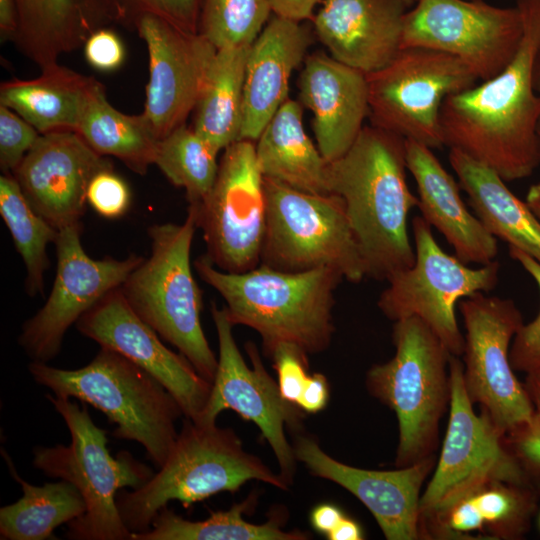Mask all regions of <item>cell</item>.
I'll use <instances>...</instances> for the list:
<instances>
[{
  "label": "cell",
  "mask_w": 540,
  "mask_h": 540,
  "mask_svg": "<svg viewBox=\"0 0 540 540\" xmlns=\"http://www.w3.org/2000/svg\"><path fill=\"white\" fill-rule=\"evenodd\" d=\"M311 43L310 30L298 22L274 16L263 28L247 58L240 139L258 140L288 99L290 76Z\"/></svg>",
  "instance_id": "cb8c5ba5"
},
{
  "label": "cell",
  "mask_w": 540,
  "mask_h": 540,
  "mask_svg": "<svg viewBox=\"0 0 540 540\" xmlns=\"http://www.w3.org/2000/svg\"><path fill=\"white\" fill-rule=\"evenodd\" d=\"M41 134L16 112L0 104V168L12 174Z\"/></svg>",
  "instance_id": "ab89813d"
},
{
  "label": "cell",
  "mask_w": 540,
  "mask_h": 540,
  "mask_svg": "<svg viewBox=\"0 0 540 540\" xmlns=\"http://www.w3.org/2000/svg\"><path fill=\"white\" fill-rule=\"evenodd\" d=\"M267 216L260 264L285 272L328 267L350 282L366 277L365 263L344 200L264 177Z\"/></svg>",
  "instance_id": "30bf717a"
},
{
  "label": "cell",
  "mask_w": 540,
  "mask_h": 540,
  "mask_svg": "<svg viewBox=\"0 0 540 540\" xmlns=\"http://www.w3.org/2000/svg\"><path fill=\"white\" fill-rule=\"evenodd\" d=\"M81 230V224L59 230L52 290L45 304L22 325L18 342L32 361L48 363L55 358L67 330L104 296L120 287L144 260L136 254L124 259H92L81 244Z\"/></svg>",
  "instance_id": "e0dca14e"
},
{
  "label": "cell",
  "mask_w": 540,
  "mask_h": 540,
  "mask_svg": "<svg viewBox=\"0 0 540 540\" xmlns=\"http://www.w3.org/2000/svg\"><path fill=\"white\" fill-rule=\"evenodd\" d=\"M506 446L540 480V415L533 416L504 435Z\"/></svg>",
  "instance_id": "ee69618b"
},
{
  "label": "cell",
  "mask_w": 540,
  "mask_h": 540,
  "mask_svg": "<svg viewBox=\"0 0 540 540\" xmlns=\"http://www.w3.org/2000/svg\"><path fill=\"white\" fill-rule=\"evenodd\" d=\"M125 54L120 37L105 27L92 32L84 43L86 61L99 71L118 69L125 60Z\"/></svg>",
  "instance_id": "7bdbcfd3"
},
{
  "label": "cell",
  "mask_w": 540,
  "mask_h": 540,
  "mask_svg": "<svg viewBox=\"0 0 540 540\" xmlns=\"http://www.w3.org/2000/svg\"><path fill=\"white\" fill-rule=\"evenodd\" d=\"M509 255L533 278L540 291V263L516 248L509 247ZM509 358L513 370L529 373L540 369V311L515 334Z\"/></svg>",
  "instance_id": "f35d334b"
},
{
  "label": "cell",
  "mask_w": 540,
  "mask_h": 540,
  "mask_svg": "<svg viewBox=\"0 0 540 540\" xmlns=\"http://www.w3.org/2000/svg\"><path fill=\"white\" fill-rule=\"evenodd\" d=\"M298 88L300 102L313 112L320 153L327 162L336 160L354 143L369 114L366 74L316 52L305 58Z\"/></svg>",
  "instance_id": "603a6c76"
},
{
  "label": "cell",
  "mask_w": 540,
  "mask_h": 540,
  "mask_svg": "<svg viewBox=\"0 0 540 540\" xmlns=\"http://www.w3.org/2000/svg\"><path fill=\"white\" fill-rule=\"evenodd\" d=\"M458 308L466 330L462 363L467 394L505 435L535 413L509 358L522 314L511 299L484 292L461 299Z\"/></svg>",
  "instance_id": "4fadbf2b"
},
{
  "label": "cell",
  "mask_w": 540,
  "mask_h": 540,
  "mask_svg": "<svg viewBox=\"0 0 540 540\" xmlns=\"http://www.w3.org/2000/svg\"><path fill=\"white\" fill-rule=\"evenodd\" d=\"M324 0H268L275 16L300 23L313 20V10L317 3Z\"/></svg>",
  "instance_id": "7dc6e473"
},
{
  "label": "cell",
  "mask_w": 540,
  "mask_h": 540,
  "mask_svg": "<svg viewBox=\"0 0 540 540\" xmlns=\"http://www.w3.org/2000/svg\"><path fill=\"white\" fill-rule=\"evenodd\" d=\"M525 201L540 220V181L530 186Z\"/></svg>",
  "instance_id": "f5cc1de1"
},
{
  "label": "cell",
  "mask_w": 540,
  "mask_h": 540,
  "mask_svg": "<svg viewBox=\"0 0 540 540\" xmlns=\"http://www.w3.org/2000/svg\"><path fill=\"white\" fill-rule=\"evenodd\" d=\"M328 399L329 386L326 377L314 373L307 378L297 405L303 412L314 414L326 407Z\"/></svg>",
  "instance_id": "bcb514c9"
},
{
  "label": "cell",
  "mask_w": 540,
  "mask_h": 540,
  "mask_svg": "<svg viewBox=\"0 0 540 540\" xmlns=\"http://www.w3.org/2000/svg\"><path fill=\"white\" fill-rule=\"evenodd\" d=\"M34 381L54 395L74 398L101 411L115 425L112 435L143 446L149 460L161 467L184 416L172 394L152 375L120 353L100 347L95 357L78 369H61L31 361Z\"/></svg>",
  "instance_id": "277c9868"
},
{
  "label": "cell",
  "mask_w": 540,
  "mask_h": 540,
  "mask_svg": "<svg viewBox=\"0 0 540 540\" xmlns=\"http://www.w3.org/2000/svg\"><path fill=\"white\" fill-rule=\"evenodd\" d=\"M406 169V139L373 125L363 126L351 147L327 164L328 191L344 200L366 277L375 280L387 281L415 261L407 219L418 197Z\"/></svg>",
  "instance_id": "7a4b0ae2"
},
{
  "label": "cell",
  "mask_w": 540,
  "mask_h": 540,
  "mask_svg": "<svg viewBox=\"0 0 540 540\" xmlns=\"http://www.w3.org/2000/svg\"><path fill=\"white\" fill-rule=\"evenodd\" d=\"M392 359L370 368L366 386L398 420L395 464L413 465L434 454L441 418L450 406V352L418 317L394 322Z\"/></svg>",
  "instance_id": "9c48e42d"
},
{
  "label": "cell",
  "mask_w": 540,
  "mask_h": 540,
  "mask_svg": "<svg viewBox=\"0 0 540 540\" xmlns=\"http://www.w3.org/2000/svg\"><path fill=\"white\" fill-rule=\"evenodd\" d=\"M449 422L433 475L420 499L422 538L444 537V522L460 501L506 483L537 490L540 480L506 446L504 434L481 410L475 413L458 356L449 359Z\"/></svg>",
  "instance_id": "8992f818"
},
{
  "label": "cell",
  "mask_w": 540,
  "mask_h": 540,
  "mask_svg": "<svg viewBox=\"0 0 540 540\" xmlns=\"http://www.w3.org/2000/svg\"><path fill=\"white\" fill-rule=\"evenodd\" d=\"M299 102L287 99L260 134L256 146L258 166L264 177L295 189L329 193L328 162L304 130Z\"/></svg>",
  "instance_id": "83f0119b"
},
{
  "label": "cell",
  "mask_w": 540,
  "mask_h": 540,
  "mask_svg": "<svg viewBox=\"0 0 540 540\" xmlns=\"http://www.w3.org/2000/svg\"><path fill=\"white\" fill-rule=\"evenodd\" d=\"M524 33L511 62L495 77L448 96L440 110L444 146L496 171L505 182L540 165L536 127L540 96L533 83L540 53V0H517Z\"/></svg>",
  "instance_id": "6da1fadb"
},
{
  "label": "cell",
  "mask_w": 540,
  "mask_h": 540,
  "mask_svg": "<svg viewBox=\"0 0 540 540\" xmlns=\"http://www.w3.org/2000/svg\"><path fill=\"white\" fill-rule=\"evenodd\" d=\"M130 201L127 183L113 169L98 172L89 183L87 203L103 217L114 219L123 216Z\"/></svg>",
  "instance_id": "60d3db41"
},
{
  "label": "cell",
  "mask_w": 540,
  "mask_h": 540,
  "mask_svg": "<svg viewBox=\"0 0 540 540\" xmlns=\"http://www.w3.org/2000/svg\"><path fill=\"white\" fill-rule=\"evenodd\" d=\"M250 47L217 49L194 109V130L217 152L240 139Z\"/></svg>",
  "instance_id": "f546056e"
},
{
  "label": "cell",
  "mask_w": 540,
  "mask_h": 540,
  "mask_svg": "<svg viewBox=\"0 0 540 540\" xmlns=\"http://www.w3.org/2000/svg\"><path fill=\"white\" fill-rule=\"evenodd\" d=\"M449 162L484 227L540 263V220L492 168L450 148Z\"/></svg>",
  "instance_id": "484cf974"
},
{
  "label": "cell",
  "mask_w": 540,
  "mask_h": 540,
  "mask_svg": "<svg viewBox=\"0 0 540 540\" xmlns=\"http://www.w3.org/2000/svg\"><path fill=\"white\" fill-rule=\"evenodd\" d=\"M404 16L402 48L423 47L451 54L486 81L516 55L523 38L520 10L483 0H417Z\"/></svg>",
  "instance_id": "9a60e30c"
},
{
  "label": "cell",
  "mask_w": 540,
  "mask_h": 540,
  "mask_svg": "<svg viewBox=\"0 0 540 540\" xmlns=\"http://www.w3.org/2000/svg\"><path fill=\"white\" fill-rule=\"evenodd\" d=\"M96 79L58 63L41 68L28 80L13 79L0 86V104L7 106L40 134L77 130Z\"/></svg>",
  "instance_id": "4316f807"
},
{
  "label": "cell",
  "mask_w": 540,
  "mask_h": 540,
  "mask_svg": "<svg viewBox=\"0 0 540 540\" xmlns=\"http://www.w3.org/2000/svg\"><path fill=\"white\" fill-rule=\"evenodd\" d=\"M218 153L185 123L158 140L154 164L174 186L185 190L189 204H197L214 184Z\"/></svg>",
  "instance_id": "e575fe53"
},
{
  "label": "cell",
  "mask_w": 540,
  "mask_h": 540,
  "mask_svg": "<svg viewBox=\"0 0 540 540\" xmlns=\"http://www.w3.org/2000/svg\"><path fill=\"white\" fill-rule=\"evenodd\" d=\"M112 162L75 131L41 134L12 175L34 208L55 229L81 224L87 190Z\"/></svg>",
  "instance_id": "ffe728a7"
},
{
  "label": "cell",
  "mask_w": 540,
  "mask_h": 540,
  "mask_svg": "<svg viewBox=\"0 0 540 540\" xmlns=\"http://www.w3.org/2000/svg\"><path fill=\"white\" fill-rule=\"evenodd\" d=\"M366 77L371 125L431 149L444 146L439 123L444 100L479 80L459 58L423 47L402 48L390 64Z\"/></svg>",
  "instance_id": "8fae6325"
},
{
  "label": "cell",
  "mask_w": 540,
  "mask_h": 540,
  "mask_svg": "<svg viewBox=\"0 0 540 540\" xmlns=\"http://www.w3.org/2000/svg\"><path fill=\"white\" fill-rule=\"evenodd\" d=\"M223 151L209 193L189 205L203 231L205 255L217 268L241 273L260 264L267 216L264 176L253 141L240 139Z\"/></svg>",
  "instance_id": "5bb4252c"
},
{
  "label": "cell",
  "mask_w": 540,
  "mask_h": 540,
  "mask_svg": "<svg viewBox=\"0 0 540 540\" xmlns=\"http://www.w3.org/2000/svg\"><path fill=\"white\" fill-rule=\"evenodd\" d=\"M344 518L342 511L332 504H320L310 514L311 525L323 534L328 535Z\"/></svg>",
  "instance_id": "c3c4849f"
},
{
  "label": "cell",
  "mask_w": 540,
  "mask_h": 540,
  "mask_svg": "<svg viewBox=\"0 0 540 540\" xmlns=\"http://www.w3.org/2000/svg\"><path fill=\"white\" fill-rule=\"evenodd\" d=\"M307 355L293 344H280L271 354L278 375L280 393L284 399L296 405L310 375L307 372Z\"/></svg>",
  "instance_id": "b9f144b4"
},
{
  "label": "cell",
  "mask_w": 540,
  "mask_h": 540,
  "mask_svg": "<svg viewBox=\"0 0 540 540\" xmlns=\"http://www.w3.org/2000/svg\"><path fill=\"white\" fill-rule=\"evenodd\" d=\"M407 7L402 0H324L312 21L334 59L369 74L402 49Z\"/></svg>",
  "instance_id": "7402d4cb"
},
{
  "label": "cell",
  "mask_w": 540,
  "mask_h": 540,
  "mask_svg": "<svg viewBox=\"0 0 540 540\" xmlns=\"http://www.w3.org/2000/svg\"><path fill=\"white\" fill-rule=\"evenodd\" d=\"M255 496L235 503L225 511L212 512L204 520L191 521L167 506L154 518L149 530L133 533L132 540H305L309 534L285 531L284 516L278 512L262 524L244 519V513L256 504Z\"/></svg>",
  "instance_id": "d6a6232c"
},
{
  "label": "cell",
  "mask_w": 540,
  "mask_h": 540,
  "mask_svg": "<svg viewBox=\"0 0 540 540\" xmlns=\"http://www.w3.org/2000/svg\"><path fill=\"white\" fill-rule=\"evenodd\" d=\"M294 453L311 474L340 485L358 498L374 516L386 539L422 538L421 489L435 468V454L410 466L377 471L332 458L310 437H300Z\"/></svg>",
  "instance_id": "44dd1931"
},
{
  "label": "cell",
  "mask_w": 540,
  "mask_h": 540,
  "mask_svg": "<svg viewBox=\"0 0 540 540\" xmlns=\"http://www.w3.org/2000/svg\"><path fill=\"white\" fill-rule=\"evenodd\" d=\"M18 28L13 43L40 68L85 43L103 28L91 0H16Z\"/></svg>",
  "instance_id": "f1b7e54d"
},
{
  "label": "cell",
  "mask_w": 540,
  "mask_h": 540,
  "mask_svg": "<svg viewBox=\"0 0 540 540\" xmlns=\"http://www.w3.org/2000/svg\"><path fill=\"white\" fill-rule=\"evenodd\" d=\"M484 524V518L471 496L457 503L447 514L444 522V538L480 530Z\"/></svg>",
  "instance_id": "f6af8a7d"
},
{
  "label": "cell",
  "mask_w": 540,
  "mask_h": 540,
  "mask_svg": "<svg viewBox=\"0 0 540 540\" xmlns=\"http://www.w3.org/2000/svg\"><path fill=\"white\" fill-rule=\"evenodd\" d=\"M271 12L268 0H202L198 33L216 49L249 46Z\"/></svg>",
  "instance_id": "d590c367"
},
{
  "label": "cell",
  "mask_w": 540,
  "mask_h": 540,
  "mask_svg": "<svg viewBox=\"0 0 540 540\" xmlns=\"http://www.w3.org/2000/svg\"><path fill=\"white\" fill-rule=\"evenodd\" d=\"M326 536L330 540H360L363 538L360 526L345 516Z\"/></svg>",
  "instance_id": "f907efd6"
},
{
  "label": "cell",
  "mask_w": 540,
  "mask_h": 540,
  "mask_svg": "<svg viewBox=\"0 0 540 540\" xmlns=\"http://www.w3.org/2000/svg\"><path fill=\"white\" fill-rule=\"evenodd\" d=\"M197 228L196 211L190 205L183 223L152 225L149 258L119 288L133 311L212 383L218 359L202 329V291L190 263Z\"/></svg>",
  "instance_id": "ba28073f"
},
{
  "label": "cell",
  "mask_w": 540,
  "mask_h": 540,
  "mask_svg": "<svg viewBox=\"0 0 540 540\" xmlns=\"http://www.w3.org/2000/svg\"><path fill=\"white\" fill-rule=\"evenodd\" d=\"M415 242L414 264L388 280L377 305L390 320L418 317L439 337L451 355L460 356L465 338L455 314L461 299L492 290L500 265L492 261L469 268L456 256L447 254L436 242L431 226L422 216L412 220Z\"/></svg>",
  "instance_id": "7c38bea8"
},
{
  "label": "cell",
  "mask_w": 540,
  "mask_h": 540,
  "mask_svg": "<svg viewBox=\"0 0 540 540\" xmlns=\"http://www.w3.org/2000/svg\"><path fill=\"white\" fill-rule=\"evenodd\" d=\"M103 27L111 23L135 30L145 15H154L190 33H198L202 0H91Z\"/></svg>",
  "instance_id": "8d00e7d4"
},
{
  "label": "cell",
  "mask_w": 540,
  "mask_h": 540,
  "mask_svg": "<svg viewBox=\"0 0 540 540\" xmlns=\"http://www.w3.org/2000/svg\"><path fill=\"white\" fill-rule=\"evenodd\" d=\"M135 31L149 55L143 114L158 140L186 123L195 109L217 49L200 33L145 15Z\"/></svg>",
  "instance_id": "d6986e66"
},
{
  "label": "cell",
  "mask_w": 540,
  "mask_h": 540,
  "mask_svg": "<svg viewBox=\"0 0 540 540\" xmlns=\"http://www.w3.org/2000/svg\"><path fill=\"white\" fill-rule=\"evenodd\" d=\"M537 490L495 483L472 496L485 523L497 536L514 538L528 528L536 506Z\"/></svg>",
  "instance_id": "74e56055"
},
{
  "label": "cell",
  "mask_w": 540,
  "mask_h": 540,
  "mask_svg": "<svg viewBox=\"0 0 540 540\" xmlns=\"http://www.w3.org/2000/svg\"><path fill=\"white\" fill-rule=\"evenodd\" d=\"M250 480L282 490L289 487L280 474L245 451L232 429L185 417L158 472L138 489L120 490L116 502L126 527L132 534L141 533L150 529L159 511L172 500L188 508L220 492H235Z\"/></svg>",
  "instance_id": "5b68a950"
},
{
  "label": "cell",
  "mask_w": 540,
  "mask_h": 540,
  "mask_svg": "<svg viewBox=\"0 0 540 540\" xmlns=\"http://www.w3.org/2000/svg\"><path fill=\"white\" fill-rule=\"evenodd\" d=\"M533 83H534V88H535L536 93L540 96V53L534 65ZM536 138H537L538 155H539V161H540V117H539L537 127H536Z\"/></svg>",
  "instance_id": "db71d44e"
},
{
  "label": "cell",
  "mask_w": 540,
  "mask_h": 540,
  "mask_svg": "<svg viewBox=\"0 0 540 540\" xmlns=\"http://www.w3.org/2000/svg\"><path fill=\"white\" fill-rule=\"evenodd\" d=\"M402 1H404V2L406 3L407 6H411V5L415 4V2H416L417 0H402Z\"/></svg>",
  "instance_id": "11a10c76"
},
{
  "label": "cell",
  "mask_w": 540,
  "mask_h": 540,
  "mask_svg": "<svg viewBox=\"0 0 540 540\" xmlns=\"http://www.w3.org/2000/svg\"><path fill=\"white\" fill-rule=\"evenodd\" d=\"M1 453L23 495L16 502L1 507L0 539H55L53 532L57 527L85 513L84 499L74 485L64 480L32 485L19 476L9 454L3 449Z\"/></svg>",
  "instance_id": "1f68e13d"
},
{
  "label": "cell",
  "mask_w": 540,
  "mask_h": 540,
  "mask_svg": "<svg viewBox=\"0 0 540 540\" xmlns=\"http://www.w3.org/2000/svg\"><path fill=\"white\" fill-rule=\"evenodd\" d=\"M407 170L417 184L418 208L452 246L463 263L488 264L498 254L497 239L469 212L460 185L428 146L406 139Z\"/></svg>",
  "instance_id": "d4e9b609"
},
{
  "label": "cell",
  "mask_w": 540,
  "mask_h": 540,
  "mask_svg": "<svg viewBox=\"0 0 540 540\" xmlns=\"http://www.w3.org/2000/svg\"><path fill=\"white\" fill-rule=\"evenodd\" d=\"M199 277L226 302L231 323L255 330L267 355L280 344L306 354L324 351L333 332L334 293L343 276L328 267L285 272L259 264L241 273L217 268L206 255L194 262Z\"/></svg>",
  "instance_id": "3957f363"
},
{
  "label": "cell",
  "mask_w": 540,
  "mask_h": 540,
  "mask_svg": "<svg viewBox=\"0 0 540 540\" xmlns=\"http://www.w3.org/2000/svg\"><path fill=\"white\" fill-rule=\"evenodd\" d=\"M536 413L540 415V369L527 373L524 383Z\"/></svg>",
  "instance_id": "816d5d0a"
},
{
  "label": "cell",
  "mask_w": 540,
  "mask_h": 540,
  "mask_svg": "<svg viewBox=\"0 0 540 540\" xmlns=\"http://www.w3.org/2000/svg\"><path fill=\"white\" fill-rule=\"evenodd\" d=\"M0 215L24 262L26 293L31 297L42 294L49 267L47 246L55 243L59 230L34 210L12 174L0 177Z\"/></svg>",
  "instance_id": "836d02e7"
},
{
  "label": "cell",
  "mask_w": 540,
  "mask_h": 540,
  "mask_svg": "<svg viewBox=\"0 0 540 540\" xmlns=\"http://www.w3.org/2000/svg\"><path fill=\"white\" fill-rule=\"evenodd\" d=\"M477 1V0H476Z\"/></svg>",
  "instance_id": "9f6ffc18"
},
{
  "label": "cell",
  "mask_w": 540,
  "mask_h": 540,
  "mask_svg": "<svg viewBox=\"0 0 540 540\" xmlns=\"http://www.w3.org/2000/svg\"><path fill=\"white\" fill-rule=\"evenodd\" d=\"M211 315L218 338V365L208 400L195 423L215 424L219 413L226 409L254 422L275 454L279 474L290 485L297 459L285 429L299 428L303 411L283 398L253 343L246 345L252 366L247 365L235 342L234 325L225 307L219 308L212 302Z\"/></svg>",
  "instance_id": "2e32d148"
},
{
  "label": "cell",
  "mask_w": 540,
  "mask_h": 540,
  "mask_svg": "<svg viewBox=\"0 0 540 540\" xmlns=\"http://www.w3.org/2000/svg\"><path fill=\"white\" fill-rule=\"evenodd\" d=\"M76 328L100 347L120 353L152 375L176 399L186 418L198 420L211 382L184 355L164 345L157 332L133 311L119 287L82 315Z\"/></svg>",
  "instance_id": "ac0fdd59"
},
{
  "label": "cell",
  "mask_w": 540,
  "mask_h": 540,
  "mask_svg": "<svg viewBox=\"0 0 540 540\" xmlns=\"http://www.w3.org/2000/svg\"><path fill=\"white\" fill-rule=\"evenodd\" d=\"M18 28V9L16 0H0L1 42L13 41Z\"/></svg>",
  "instance_id": "681fc988"
},
{
  "label": "cell",
  "mask_w": 540,
  "mask_h": 540,
  "mask_svg": "<svg viewBox=\"0 0 540 540\" xmlns=\"http://www.w3.org/2000/svg\"><path fill=\"white\" fill-rule=\"evenodd\" d=\"M46 398L63 418L71 442L35 447L33 465L50 478L74 485L86 505L85 513L67 524L66 538L132 540V532L119 513L117 495L127 487L140 488L154 472L127 451L111 455L107 431L94 423L86 406L54 394Z\"/></svg>",
  "instance_id": "52a82bcc"
},
{
  "label": "cell",
  "mask_w": 540,
  "mask_h": 540,
  "mask_svg": "<svg viewBox=\"0 0 540 540\" xmlns=\"http://www.w3.org/2000/svg\"><path fill=\"white\" fill-rule=\"evenodd\" d=\"M76 132L102 156H114L144 175L154 164L158 139L144 116L118 111L107 100L103 85L92 88Z\"/></svg>",
  "instance_id": "4dcf8cb0"
}]
</instances>
